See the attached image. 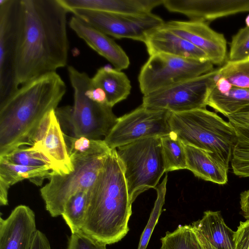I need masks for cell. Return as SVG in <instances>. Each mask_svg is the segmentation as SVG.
Masks as SVG:
<instances>
[{
    "mask_svg": "<svg viewBox=\"0 0 249 249\" xmlns=\"http://www.w3.org/2000/svg\"><path fill=\"white\" fill-rule=\"evenodd\" d=\"M245 22L246 23L247 26L249 27V15L246 17L245 19Z\"/></svg>",
    "mask_w": 249,
    "mask_h": 249,
    "instance_id": "39",
    "label": "cell"
},
{
    "mask_svg": "<svg viewBox=\"0 0 249 249\" xmlns=\"http://www.w3.org/2000/svg\"><path fill=\"white\" fill-rule=\"evenodd\" d=\"M68 12L87 9L130 15L151 13L163 0H59Z\"/></svg>",
    "mask_w": 249,
    "mask_h": 249,
    "instance_id": "19",
    "label": "cell"
},
{
    "mask_svg": "<svg viewBox=\"0 0 249 249\" xmlns=\"http://www.w3.org/2000/svg\"><path fill=\"white\" fill-rule=\"evenodd\" d=\"M37 230L28 206H17L5 219L0 216V249H31Z\"/></svg>",
    "mask_w": 249,
    "mask_h": 249,
    "instance_id": "16",
    "label": "cell"
},
{
    "mask_svg": "<svg viewBox=\"0 0 249 249\" xmlns=\"http://www.w3.org/2000/svg\"><path fill=\"white\" fill-rule=\"evenodd\" d=\"M170 111L146 108L142 105L118 118L104 140L111 149L147 138L162 137L171 129Z\"/></svg>",
    "mask_w": 249,
    "mask_h": 249,
    "instance_id": "10",
    "label": "cell"
},
{
    "mask_svg": "<svg viewBox=\"0 0 249 249\" xmlns=\"http://www.w3.org/2000/svg\"><path fill=\"white\" fill-rule=\"evenodd\" d=\"M69 25L91 49L108 60L115 69H127L130 60L123 49L107 35L73 16Z\"/></svg>",
    "mask_w": 249,
    "mask_h": 249,
    "instance_id": "17",
    "label": "cell"
},
{
    "mask_svg": "<svg viewBox=\"0 0 249 249\" xmlns=\"http://www.w3.org/2000/svg\"><path fill=\"white\" fill-rule=\"evenodd\" d=\"M240 204L241 214L246 219H249V189L240 194Z\"/></svg>",
    "mask_w": 249,
    "mask_h": 249,
    "instance_id": "36",
    "label": "cell"
},
{
    "mask_svg": "<svg viewBox=\"0 0 249 249\" xmlns=\"http://www.w3.org/2000/svg\"><path fill=\"white\" fill-rule=\"evenodd\" d=\"M69 153L96 155L107 153L111 150L104 140H94L84 137H73L64 134Z\"/></svg>",
    "mask_w": 249,
    "mask_h": 249,
    "instance_id": "27",
    "label": "cell"
},
{
    "mask_svg": "<svg viewBox=\"0 0 249 249\" xmlns=\"http://www.w3.org/2000/svg\"><path fill=\"white\" fill-rule=\"evenodd\" d=\"M66 90L63 80L53 72L21 85L0 102V157L32 146L41 121L57 108Z\"/></svg>",
    "mask_w": 249,
    "mask_h": 249,
    "instance_id": "2",
    "label": "cell"
},
{
    "mask_svg": "<svg viewBox=\"0 0 249 249\" xmlns=\"http://www.w3.org/2000/svg\"><path fill=\"white\" fill-rule=\"evenodd\" d=\"M87 195L81 231L106 245L120 241L129 230L132 204L116 149H112L107 156Z\"/></svg>",
    "mask_w": 249,
    "mask_h": 249,
    "instance_id": "3",
    "label": "cell"
},
{
    "mask_svg": "<svg viewBox=\"0 0 249 249\" xmlns=\"http://www.w3.org/2000/svg\"><path fill=\"white\" fill-rule=\"evenodd\" d=\"M68 13L59 0H19L13 64L16 90L67 65Z\"/></svg>",
    "mask_w": 249,
    "mask_h": 249,
    "instance_id": "1",
    "label": "cell"
},
{
    "mask_svg": "<svg viewBox=\"0 0 249 249\" xmlns=\"http://www.w3.org/2000/svg\"><path fill=\"white\" fill-rule=\"evenodd\" d=\"M164 28L179 36L204 52L213 65H221L227 54V41L223 34L211 29L208 23L194 21L171 20Z\"/></svg>",
    "mask_w": 249,
    "mask_h": 249,
    "instance_id": "14",
    "label": "cell"
},
{
    "mask_svg": "<svg viewBox=\"0 0 249 249\" xmlns=\"http://www.w3.org/2000/svg\"><path fill=\"white\" fill-rule=\"evenodd\" d=\"M218 75L215 84V88L221 93H226L229 91L232 86L224 77L220 76L219 74Z\"/></svg>",
    "mask_w": 249,
    "mask_h": 249,
    "instance_id": "37",
    "label": "cell"
},
{
    "mask_svg": "<svg viewBox=\"0 0 249 249\" xmlns=\"http://www.w3.org/2000/svg\"><path fill=\"white\" fill-rule=\"evenodd\" d=\"M69 77L73 90L74 104L57 107L55 113L65 135L100 140L105 137L115 124L117 118L112 107L96 102L86 94L91 78L85 72L72 66L68 67Z\"/></svg>",
    "mask_w": 249,
    "mask_h": 249,
    "instance_id": "5",
    "label": "cell"
},
{
    "mask_svg": "<svg viewBox=\"0 0 249 249\" xmlns=\"http://www.w3.org/2000/svg\"><path fill=\"white\" fill-rule=\"evenodd\" d=\"M167 181V175H166L161 183L155 188L157 192V198L147 223L141 236L137 249H146L153 231L158 223L165 202Z\"/></svg>",
    "mask_w": 249,
    "mask_h": 249,
    "instance_id": "28",
    "label": "cell"
},
{
    "mask_svg": "<svg viewBox=\"0 0 249 249\" xmlns=\"http://www.w3.org/2000/svg\"><path fill=\"white\" fill-rule=\"evenodd\" d=\"M55 110L49 111L41 121L33 137L31 147L48 161L52 174L65 175L73 171V165Z\"/></svg>",
    "mask_w": 249,
    "mask_h": 249,
    "instance_id": "12",
    "label": "cell"
},
{
    "mask_svg": "<svg viewBox=\"0 0 249 249\" xmlns=\"http://www.w3.org/2000/svg\"><path fill=\"white\" fill-rule=\"evenodd\" d=\"M249 58V27L240 29L232 37L230 45L229 62L247 60Z\"/></svg>",
    "mask_w": 249,
    "mask_h": 249,
    "instance_id": "31",
    "label": "cell"
},
{
    "mask_svg": "<svg viewBox=\"0 0 249 249\" xmlns=\"http://www.w3.org/2000/svg\"><path fill=\"white\" fill-rule=\"evenodd\" d=\"M70 12L107 36L143 42L150 33L164 23L152 13L130 15L78 9Z\"/></svg>",
    "mask_w": 249,
    "mask_h": 249,
    "instance_id": "11",
    "label": "cell"
},
{
    "mask_svg": "<svg viewBox=\"0 0 249 249\" xmlns=\"http://www.w3.org/2000/svg\"><path fill=\"white\" fill-rule=\"evenodd\" d=\"M87 199V192H79L71 196L64 206L61 215L71 233L81 230L86 215Z\"/></svg>",
    "mask_w": 249,
    "mask_h": 249,
    "instance_id": "26",
    "label": "cell"
},
{
    "mask_svg": "<svg viewBox=\"0 0 249 249\" xmlns=\"http://www.w3.org/2000/svg\"><path fill=\"white\" fill-rule=\"evenodd\" d=\"M169 124L185 145L212 154L228 169L237 136L234 127L206 108L170 112Z\"/></svg>",
    "mask_w": 249,
    "mask_h": 249,
    "instance_id": "4",
    "label": "cell"
},
{
    "mask_svg": "<svg viewBox=\"0 0 249 249\" xmlns=\"http://www.w3.org/2000/svg\"><path fill=\"white\" fill-rule=\"evenodd\" d=\"M218 74L226 79L232 86L249 89V60L228 61L218 69Z\"/></svg>",
    "mask_w": 249,
    "mask_h": 249,
    "instance_id": "29",
    "label": "cell"
},
{
    "mask_svg": "<svg viewBox=\"0 0 249 249\" xmlns=\"http://www.w3.org/2000/svg\"><path fill=\"white\" fill-rule=\"evenodd\" d=\"M249 105V89L232 86L226 93H221L215 88L211 91L207 106L226 117Z\"/></svg>",
    "mask_w": 249,
    "mask_h": 249,
    "instance_id": "24",
    "label": "cell"
},
{
    "mask_svg": "<svg viewBox=\"0 0 249 249\" xmlns=\"http://www.w3.org/2000/svg\"><path fill=\"white\" fill-rule=\"evenodd\" d=\"M160 138L166 172L187 169L185 145L177 134L171 131Z\"/></svg>",
    "mask_w": 249,
    "mask_h": 249,
    "instance_id": "25",
    "label": "cell"
},
{
    "mask_svg": "<svg viewBox=\"0 0 249 249\" xmlns=\"http://www.w3.org/2000/svg\"><path fill=\"white\" fill-rule=\"evenodd\" d=\"M227 117L229 122L231 124L249 125V105L241 108Z\"/></svg>",
    "mask_w": 249,
    "mask_h": 249,
    "instance_id": "34",
    "label": "cell"
},
{
    "mask_svg": "<svg viewBox=\"0 0 249 249\" xmlns=\"http://www.w3.org/2000/svg\"><path fill=\"white\" fill-rule=\"evenodd\" d=\"M248 60H249V59Z\"/></svg>",
    "mask_w": 249,
    "mask_h": 249,
    "instance_id": "40",
    "label": "cell"
},
{
    "mask_svg": "<svg viewBox=\"0 0 249 249\" xmlns=\"http://www.w3.org/2000/svg\"><path fill=\"white\" fill-rule=\"evenodd\" d=\"M67 249H107L103 244L81 231L71 233L69 238Z\"/></svg>",
    "mask_w": 249,
    "mask_h": 249,
    "instance_id": "32",
    "label": "cell"
},
{
    "mask_svg": "<svg viewBox=\"0 0 249 249\" xmlns=\"http://www.w3.org/2000/svg\"><path fill=\"white\" fill-rule=\"evenodd\" d=\"M31 249H52L50 242L45 234L38 230Z\"/></svg>",
    "mask_w": 249,
    "mask_h": 249,
    "instance_id": "35",
    "label": "cell"
},
{
    "mask_svg": "<svg viewBox=\"0 0 249 249\" xmlns=\"http://www.w3.org/2000/svg\"><path fill=\"white\" fill-rule=\"evenodd\" d=\"M218 69L143 95L142 105L172 112L206 108L208 96L218 78Z\"/></svg>",
    "mask_w": 249,
    "mask_h": 249,
    "instance_id": "9",
    "label": "cell"
},
{
    "mask_svg": "<svg viewBox=\"0 0 249 249\" xmlns=\"http://www.w3.org/2000/svg\"><path fill=\"white\" fill-rule=\"evenodd\" d=\"M191 225L216 249H234V231L226 224L220 211H206L201 219Z\"/></svg>",
    "mask_w": 249,
    "mask_h": 249,
    "instance_id": "22",
    "label": "cell"
},
{
    "mask_svg": "<svg viewBox=\"0 0 249 249\" xmlns=\"http://www.w3.org/2000/svg\"><path fill=\"white\" fill-rule=\"evenodd\" d=\"M110 151L96 155L69 153L73 171L65 175L52 174L49 181L40 190L46 210L52 217L62 215L66 202L71 196L88 191Z\"/></svg>",
    "mask_w": 249,
    "mask_h": 249,
    "instance_id": "7",
    "label": "cell"
},
{
    "mask_svg": "<svg viewBox=\"0 0 249 249\" xmlns=\"http://www.w3.org/2000/svg\"><path fill=\"white\" fill-rule=\"evenodd\" d=\"M52 170L45 166H27L10 163L0 159V204H8V194L10 187L25 179L36 185H41L45 178H49Z\"/></svg>",
    "mask_w": 249,
    "mask_h": 249,
    "instance_id": "20",
    "label": "cell"
},
{
    "mask_svg": "<svg viewBox=\"0 0 249 249\" xmlns=\"http://www.w3.org/2000/svg\"><path fill=\"white\" fill-rule=\"evenodd\" d=\"M91 82L93 87L99 88L105 92L107 104L112 107L126 99L131 89L127 75L109 66L100 68L91 78Z\"/></svg>",
    "mask_w": 249,
    "mask_h": 249,
    "instance_id": "23",
    "label": "cell"
},
{
    "mask_svg": "<svg viewBox=\"0 0 249 249\" xmlns=\"http://www.w3.org/2000/svg\"><path fill=\"white\" fill-rule=\"evenodd\" d=\"M193 228V227H192ZM194 230V229H193ZM198 240L205 249H217L211 245L199 233L194 230Z\"/></svg>",
    "mask_w": 249,
    "mask_h": 249,
    "instance_id": "38",
    "label": "cell"
},
{
    "mask_svg": "<svg viewBox=\"0 0 249 249\" xmlns=\"http://www.w3.org/2000/svg\"><path fill=\"white\" fill-rule=\"evenodd\" d=\"M213 70V64L209 61L156 53L150 56L141 69L138 77L140 89L146 95Z\"/></svg>",
    "mask_w": 249,
    "mask_h": 249,
    "instance_id": "8",
    "label": "cell"
},
{
    "mask_svg": "<svg viewBox=\"0 0 249 249\" xmlns=\"http://www.w3.org/2000/svg\"><path fill=\"white\" fill-rule=\"evenodd\" d=\"M163 5L169 11L182 14L191 21L207 23L249 11V0H163Z\"/></svg>",
    "mask_w": 249,
    "mask_h": 249,
    "instance_id": "15",
    "label": "cell"
},
{
    "mask_svg": "<svg viewBox=\"0 0 249 249\" xmlns=\"http://www.w3.org/2000/svg\"><path fill=\"white\" fill-rule=\"evenodd\" d=\"M19 0H0V102L16 89L13 64Z\"/></svg>",
    "mask_w": 249,
    "mask_h": 249,
    "instance_id": "13",
    "label": "cell"
},
{
    "mask_svg": "<svg viewBox=\"0 0 249 249\" xmlns=\"http://www.w3.org/2000/svg\"><path fill=\"white\" fill-rule=\"evenodd\" d=\"M234 249H249V219L240 221L233 234Z\"/></svg>",
    "mask_w": 249,
    "mask_h": 249,
    "instance_id": "33",
    "label": "cell"
},
{
    "mask_svg": "<svg viewBox=\"0 0 249 249\" xmlns=\"http://www.w3.org/2000/svg\"><path fill=\"white\" fill-rule=\"evenodd\" d=\"M144 43L150 56L163 53L201 61H209L204 52L163 26L150 33Z\"/></svg>",
    "mask_w": 249,
    "mask_h": 249,
    "instance_id": "18",
    "label": "cell"
},
{
    "mask_svg": "<svg viewBox=\"0 0 249 249\" xmlns=\"http://www.w3.org/2000/svg\"><path fill=\"white\" fill-rule=\"evenodd\" d=\"M116 151L132 204L140 194L150 188L155 189L166 172L161 138L140 139L120 146Z\"/></svg>",
    "mask_w": 249,
    "mask_h": 249,
    "instance_id": "6",
    "label": "cell"
},
{
    "mask_svg": "<svg viewBox=\"0 0 249 249\" xmlns=\"http://www.w3.org/2000/svg\"><path fill=\"white\" fill-rule=\"evenodd\" d=\"M187 169L196 177L219 185L228 181V169L210 153L191 145H185Z\"/></svg>",
    "mask_w": 249,
    "mask_h": 249,
    "instance_id": "21",
    "label": "cell"
},
{
    "mask_svg": "<svg viewBox=\"0 0 249 249\" xmlns=\"http://www.w3.org/2000/svg\"><path fill=\"white\" fill-rule=\"evenodd\" d=\"M0 159L20 165L47 167L52 171L51 166L46 158L31 146L18 148Z\"/></svg>",
    "mask_w": 249,
    "mask_h": 249,
    "instance_id": "30",
    "label": "cell"
}]
</instances>
